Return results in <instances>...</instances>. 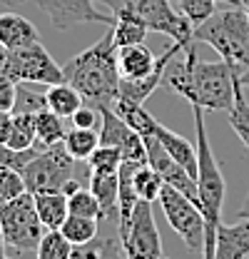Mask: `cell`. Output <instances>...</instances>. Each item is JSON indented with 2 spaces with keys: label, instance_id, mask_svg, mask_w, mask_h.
<instances>
[{
  "label": "cell",
  "instance_id": "obj_24",
  "mask_svg": "<svg viewBox=\"0 0 249 259\" xmlns=\"http://www.w3.org/2000/svg\"><path fill=\"white\" fill-rule=\"evenodd\" d=\"M60 232L67 237V242L72 247H85L97 239V220H88V217H75L70 214L60 227Z\"/></svg>",
  "mask_w": 249,
  "mask_h": 259
},
{
  "label": "cell",
  "instance_id": "obj_25",
  "mask_svg": "<svg viewBox=\"0 0 249 259\" xmlns=\"http://www.w3.org/2000/svg\"><path fill=\"white\" fill-rule=\"evenodd\" d=\"M132 182H135V190H137V197H140V199H145V202H159L164 180L159 177V172H155L150 164L137 167Z\"/></svg>",
  "mask_w": 249,
  "mask_h": 259
},
{
  "label": "cell",
  "instance_id": "obj_28",
  "mask_svg": "<svg viewBox=\"0 0 249 259\" xmlns=\"http://www.w3.org/2000/svg\"><path fill=\"white\" fill-rule=\"evenodd\" d=\"M229 125L242 140V145L249 150V102L244 100V88L237 80V95H234V107L229 110Z\"/></svg>",
  "mask_w": 249,
  "mask_h": 259
},
{
  "label": "cell",
  "instance_id": "obj_27",
  "mask_svg": "<svg viewBox=\"0 0 249 259\" xmlns=\"http://www.w3.org/2000/svg\"><path fill=\"white\" fill-rule=\"evenodd\" d=\"M67 204H70V214H75V217H88V220H97V222L105 217V209L90 187H80L72 197H67Z\"/></svg>",
  "mask_w": 249,
  "mask_h": 259
},
{
  "label": "cell",
  "instance_id": "obj_3",
  "mask_svg": "<svg viewBox=\"0 0 249 259\" xmlns=\"http://www.w3.org/2000/svg\"><path fill=\"white\" fill-rule=\"evenodd\" d=\"M194 42L210 45L239 77L249 67V15L242 5H227L194 28Z\"/></svg>",
  "mask_w": 249,
  "mask_h": 259
},
{
  "label": "cell",
  "instance_id": "obj_42",
  "mask_svg": "<svg viewBox=\"0 0 249 259\" xmlns=\"http://www.w3.org/2000/svg\"><path fill=\"white\" fill-rule=\"evenodd\" d=\"M170 3H180V0H170ZM224 5H242V0H219Z\"/></svg>",
  "mask_w": 249,
  "mask_h": 259
},
{
  "label": "cell",
  "instance_id": "obj_41",
  "mask_svg": "<svg viewBox=\"0 0 249 259\" xmlns=\"http://www.w3.org/2000/svg\"><path fill=\"white\" fill-rule=\"evenodd\" d=\"M239 82H242V88H244V90L249 88V67L242 72V75H239Z\"/></svg>",
  "mask_w": 249,
  "mask_h": 259
},
{
  "label": "cell",
  "instance_id": "obj_5",
  "mask_svg": "<svg viewBox=\"0 0 249 259\" xmlns=\"http://www.w3.org/2000/svg\"><path fill=\"white\" fill-rule=\"evenodd\" d=\"M28 192L43 194V192H62V187L75 177V160L65 150V145H50L40 150L23 169H20Z\"/></svg>",
  "mask_w": 249,
  "mask_h": 259
},
{
  "label": "cell",
  "instance_id": "obj_35",
  "mask_svg": "<svg viewBox=\"0 0 249 259\" xmlns=\"http://www.w3.org/2000/svg\"><path fill=\"white\" fill-rule=\"evenodd\" d=\"M70 259H102V242L95 239V242L85 244V247H75Z\"/></svg>",
  "mask_w": 249,
  "mask_h": 259
},
{
  "label": "cell",
  "instance_id": "obj_1",
  "mask_svg": "<svg viewBox=\"0 0 249 259\" xmlns=\"http://www.w3.org/2000/svg\"><path fill=\"white\" fill-rule=\"evenodd\" d=\"M237 75L224 60L207 63L197 55V42L185 48L164 70L162 85L172 88L189 105L204 110H232L237 95Z\"/></svg>",
  "mask_w": 249,
  "mask_h": 259
},
{
  "label": "cell",
  "instance_id": "obj_22",
  "mask_svg": "<svg viewBox=\"0 0 249 259\" xmlns=\"http://www.w3.org/2000/svg\"><path fill=\"white\" fill-rule=\"evenodd\" d=\"M8 145L13 150H30L37 142V132H35V115L30 112H13V130L8 137Z\"/></svg>",
  "mask_w": 249,
  "mask_h": 259
},
{
  "label": "cell",
  "instance_id": "obj_2",
  "mask_svg": "<svg viewBox=\"0 0 249 259\" xmlns=\"http://www.w3.org/2000/svg\"><path fill=\"white\" fill-rule=\"evenodd\" d=\"M65 82L72 85L93 107H110L120 97V65H117V45L112 28L105 32L95 45L77 53L62 65Z\"/></svg>",
  "mask_w": 249,
  "mask_h": 259
},
{
  "label": "cell",
  "instance_id": "obj_8",
  "mask_svg": "<svg viewBox=\"0 0 249 259\" xmlns=\"http://www.w3.org/2000/svg\"><path fill=\"white\" fill-rule=\"evenodd\" d=\"M124 5L147 23L150 32L167 35L172 42L182 48H189L194 42V25L180 10L172 8L170 0H124Z\"/></svg>",
  "mask_w": 249,
  "mask_h": 259
},
{
  "label": "cell",
  "instance_id": "obj_45",
  "mask_svg": "<svg viewBox=\"0 0 249 259\" xmlns=\"http://www.w3.org/2000/svg\"><path fill=\"white\" fill-rule=\"evenodd\" d=\"M157 259H170V257H164V254H162V257H157Z\"/></svg>",
  "mask_w": 249,
  "mask_h": 259
},
{
  "label": "cell",
  "instance_id": "obj_39",
  "mask_svg": "<svg viewBox=\"0 0 249 259\" xmlns=\"http://www.w3.org/2000/svg\"><path fill=\"white\" fill-rule=\"evenodd\" d=\"M237 220H249V197H247V202H244V207L239 209V214H237Z\"/></svg>",
  "mask_w": 249,
  "mask_h": 259
},
{
  "label": "cell",
  "instance_id": "obj_32",
  "mask_svg": "<svg viewBox=\"0 0 249 259\" xmlns=\"http://www.w3.org/2000/svg\"><path fill=\"white\" fill-rule=\"evenodd\" d=\"M48 107V100H45V93H32L25 85H18V97H15V107L13 112H30V115H37L40 110Z\"/></svg>",
  "mask_w": 249,
  "mask_h": 259
},
{
  "label": "cell",
  "instance_id": "obj_23",
  "mask_svg": "<svg viewBox=\"0 0 249 259\" xmlns=\"http://www.w3.org/2000/svg\"><path fill=\"white\" fill-rule=\"evenodd\" d=\"M35 132H37V142L50 147V145H60L65 140V125H62V117H58L55 112H50L48 107L40 110L35 115Z\"/></svg>",
  "mask_w": 249,
  "mask_h": 259
},
{
  "label": "cell",
  "instance_id": "obj_26",
  "mask_svg": "<svg viewBox=\"0 0 249 259\" xmlns=\"http://www.w3.org/2000/svg\"><path fill=\"white\" fill-rule=\"evenodd\" d=\"M72 244L67 242V237L62 234L60 229H48L35 249L37 259H70L72 254Z\"/></svg>",
  "mask_w": 249,
  "mask_h": 259
},
{
  "label": "cell",
  "instance_id": "obj_30",
  "mask_svg": "<svg viewBox=\"0 0 249 259\" xmlns=\"http://www.w3.org/2000/svg\"><path fill=\"white\" fill-rule=\"evenodd\" d=\"M120 167H122V150L110 145H100L88 160L90 172H120Z\"/></svg>",
  "mask_w": 249,
  "mask_h": 259
},
{
  "label": "cell",
  "instance_id": "obj_16",
  "mask_svg": "<svg viewBox=\"0 0 249 259\" xmlns=\"http://www.w3.org/2000/svg\"><path fill=\"white\" fill-rule=\"evenodd\" d=\"M35 197V209L40 222L45 229H60L65 220L70 217V204H67V194L62 192H43L32 194Z\"/></svg>",
  "mask_w": 249,
  "mask_h": 259
},
{
  "label": "cell",
  "instance_id": "obj_38",
  "mask_svg": "<svg viewBox=\"0 0 249 259\" xmlns=\"http://www.w3.org/2000/svg\"><path fill=\"white\" fill-rule=\"evenodd\" d=\"M28 0H0V5H5V8H20V5H25Z\"/></svg>",
  "mask_w": 249,
  "mask_h": 259
},
{
  "label": "cell",
  "instance_id": "obj_31",
  "mask_svg": "<svg viewBox=\"0 0 249 259\" xmlns=\"http://www.w3.org/2000/svg\"><path fill=\"white\" fill-rule=\"evenodd\" d=\"M217 3L219 0H180L177 8H180V13L185 15L187 20L197 28V25H202L204 20H210L217 13Z\"/></svg>",
  "mask_w": 249,
  "mask_h": 259
},
{
  "label": "cell",
  "instance_id": "obj_19",
  "mask_svg": "<svg viewBox=\"0 0 249 259\" xmlns=\"http://www.w3.org/2000/svg\"><path fill=\"white\" fill-rule=\"evenodd\" d=\"M97 110H100V145H110V147L122 150V145L135 130L115 110H110V107H97Z\"/></svg>",
  "mask_w": 249,
  "mask_h": 259
},
{
  "label": "cell",
  "instance_id": "obj_7",
  "mask_svg": "<svg viewBox=\"0 0 249 259\" xmlns=\"http://www.w3.org/2000/svg\"><path fill=\"white\" fill-rule=\"evenodd\" d=\"M159 207L164 212L167 225L182 237L189 249H204V214L192 199L164 185L159 194Z\"/></svg>",
  "mask_w": 249,
  "mask_h": 259
},
{
  "label": "cell",
  "instance_id": "obj_37",
  "mask_svg": "<svg viewBox=\"0 0 249 259\" xmlns=\"http://www.w3.org/2000/svg\"><path fill=\"white\" fill-rule=\"evenodd\" d=\"M80 187H82V185H80V180H75V177H72V180H70V182H67V185L62 187V194H67V197H72V194L77 192Z\"/></svg>",
  "mask_w": 249,
  "mask_h": 259
},
{
  "label": "cell",
  "instance_id": "obj_34",
  "mask_svg": "<svg viewBox=\"0 0 249 259\" xmlns=\"http://www.w3.org/2000/svg\"><path fill=\"white\" fill-rule=\"evenodd\" d=\"M70 122H72V127H82V130H95V125L100 122V110L93 107V105H82L72 117H70Z\"/></svg>",
  "mask_w": 249,
  "mask_h": 259
},
{
  "label": "cell",
  "instance_id": "obj_9",
  "mask_svg": "<svg viewBox=\"0 0 249 259\" xmlns=\"http://www.w3.org/2000/svg\"><path fill=\"white\" fill-rule=\"evenodd\" d=\"M120 242H122L124 257L127 259L162 257V239H159V229L155 225L152 202H145V199L137 202L130 225L120 234Z\"/></svg>",
  "mask_w": 249,
  "mask_h": 259
},
{
  "label": "cell",
  "instance_id": "obj_13",
  "mask_svg": "<svg viewBox=\"0 0 249 259\" xmlns=\"http://www.w3.org/2000/svg\"><path fill=\"white\" fill-rule=\"evenodd\" d=\"M147 23L132 13L127 5H115V25H112V35H115V45L120 48H130V45H142L147 37Z\"/></svg>",
  "mask_w": 249,
  "mask_h": 259
},
{
  "label": "cell",
  "instance_id": "obj_33",
  "mask_svg": "<svg viewBox=\"0 0 249 259\" xmlns=\"http://www.w3.org/2000/svg\"><path fill=\"white\" fill-rule=\"evenodd\" d=\"M18 97V82H13L5 72H0V112H13Z\"/></svg>",
  "mask_w": 249,
  "mask_h": 259
},
{
  "label": "cell",
  "instance_id": "obj_46",
  "mask_svg": "<svg viewBox=\"0 0 249 259\" xmlns=\"http://www.w3.org/2000/svg\"><path fill=\"white\" fill-rule=\"evenodd\" d=\"M247 259H249V257H247Z\"/></svg>",
  "mask_w": 249,
  "mask_h": 259
},
{
  "label": "cell",
  "instance_id": "obj_18",
  "mask_svg": "<svg viewBox=\"0 0 249 259\" xmlns=\"http://www.w3.org/2000/svg\"><path fill=\"white\" fill-rule=\"evenodd\" d=\"M45 100H48V110H50V112H55L58 117L67 120V117H72V115L82 107V100H85V97L80 95L72 85L60 82V85H50V88L45 90Z\"/></svg>",
  "mask_w": 249,
  "mask_h": 259
},
{
  "label": "cell",
  "instance_id": "obj_17",
  "mask_svg": "<svg viewBox=\"0 0 249 259\" xmlns=\"http://www.w3.org/2000/svg\"><path fill=\"white\" fill-rule=\"evenodd\" d=\"M112 110H115L142 140H145V137H155V130H157V125H159V120H155V117L145 110V105H137V102H130V100L117 97L115 105H112Z\"/></svg>",
  "mask_w": 249,
  "mask_h": 259
},
{
  "label": "cell",
  "instance_id": "obj_10",
  "mask_svg": "<svg viewBox=\"0 0 249 259\" xmlns=\"http://www.w3.org/2000/svg\"><path fill=\"white\" fill-rule=\"evenodd\" d=\"M35 5L60 30H67L72 25H90V23H102L107 28L115 25V15L97 10L95 0H35Z\"/></svg>",
  "mask_w": 249,
  "mask_h": 259
},
{
  "label": "cell",
  "instance_id": "obj_11",
  "mask_svg": "<svg viewBox=\"0 0 249 259\" xmlns=\"http://www.w3.org/2000/svg\"><path fill=\"white\" fill-rule=\"evenodd\" d=\"M35 42H43L40 40V32L32 25L28 18L8 10V13H0V45L10 53V50H20V48H28Z\"/></svg>",
  "mask_w": 249,
  "mask_h": 259
},
{
  "label": "cell",
  "instance_id": "obj_44",
  "mask_svg": "<svg viewBox=\"0 0 249 259\" xmlns=\"http://www.w3.org/2000/svg\"><path fill=\"white\" fill-rule=\"evenodd\" d=\"M0 259H10V257H5V254H0Z\"/></svg>",
  "mask_w": 249,
  "mask_h": 259
},
{
  "label": "cell",
  "instance_id": "obj_21",
  "mask_svg": "<svg viewBox=\"0 0 249 259\" xmlns=\"http://www.w3.org/2000/svg\"><path fill=\"white\" fill-rule=\"evenodd\" d=\"M65 150L70 152L72 160H90L95 150L100 147V132L97 130H82V127H72L65 140H62Z\"/></svg>",
  "mask_w": 249,
  "mask_h": 259
},
{
  "label": "cell",
  "instance_id": "obj_29",
  "mask_svg": "<svg viewBox=\"0 0 249 259\" xmlns=\"http://www.w3.org/2000/svg\"><path fill=\"white\" fill-rule=\"evenodd\" d=\"M25 192H28V185H25L20 169H15L10 164H0V204L13 202Z\"/></svg>",
  "mask_w": 249,
  "mask_h": 259
},
{
  "label": "cell",
  "instance_id": "obj_40",
  "mask_svg": "<svg viewBox=\"0 0 249 259\" xmlns=\"http://www.w3.org/2000/svg\"><path fill=\"white\" fill-rule=\"evenodd\" d=\"M8 249V242H5V232H3V222H0V254H5Z\"/></svg>",
  "mask_w": 249,
  "mask_h": 259
},
{
  "label": "cell",
  "instance_id": "obj_12",
  "mask_svg": "<svg viewBox=\"0 0 249 259\" xmlns=\"http://www.w3.org/2000/svg\"><path fill=\"white\" fill-rule=\"evenodd\" d=\"M249 257V220L234 225H219L215 242V259H247Z\"/></svg>",
  "mask_w": 249,
  "mask_h": 259
},
{
  "label": "cell",
  "instance_id": "obj_20",
  "mask_svg": "<svg viewBox=\"0 0 249 259\" xmlns=\"http://www.w3.org/2000/svg\"><path fill=\"white\" fill-rule=\"evenodd\" d=\"M90 190L100 199L105 217L117 212V190H120V172H90Z\"/></svg>",
  "mask_w": 249,
  "mask_h": 259
},
{
  "label": "cell",
  "instance_id": "obj_15",
  "mask_svg": "<svg viewBox=\"0 0 249 259\" xmlns=\"http://www.w3.org/2000/svg\"><path fill=\"white\" fill-rule=\"evenodd\" d=\"M117 65H120L122 80H142L157 67V58L152 55V50L145 48V42H142V45L120 48L117 50Z\"/></svg>",
  "mask_w": 249,
  "mask_h": 259
},
{
  "label": "cell",
  "instance_id": "obj_6",
  "mask_svg": "<svg viewBox=\"0 0 249 259\" xmlns=\"http://www.w3.org/2000/svg\"><path fill=\"white\" fill-rule=\"evenodd\" d=\"M13 82L18 85H28V82H37V85H60L65 82V75H62V67L53 55L45 50L43 42H35L28 48H20V50H10L5 55V63L3 70Z\"/></svg>",
  "mask_w": 249,
  "mask_h": 259
},
{
  "label": "cell",
  "instance_id": "obj_36",
  "mask_svg": "<svg viewBox=\"0 0 249 259\" xmlns=\"http://www.w3.org/2000/svg\"><path fill=\"white\" fill-rule=\"evenodd\" d=\"M10 130H13V112H0V142L8 145Z\"/></svg>",
  "mask_w": 249,
  "mask_h": 259
},
{
  "label": "cell",
  "instance_id": "obj_14",
  "mask_svg": "<svg viewBox=\"0 0 249 259\" xmlns=\"http://www.w3.org/2000/svg\"><path fill=\"white\" fill-rule=\"evenodd\" d=\"M155 137L162 142V147L167 150V155L177 162V164H182L187 172L197 180V145H192L187 137L172 132L170 127H164L162 122L157 125Z\"/></svg>",
  "mask_w": 249,
  "mask_h": 259
},
{
  "label": "cell",
  "instance_id": "obj_4",
  "mask_svg": "<svg viewBox=\"0 0 249 259\" xmlns=\"http://www.w3.org/2000/svg\"><path fill=\"white\" fill-rule=\"evenodd\" d=\"M0 222H3V232H5V242L8 247H13L18 254L25 252H35L43 234L48 232L45 225L37 217L35 209V197L25 192L23 197L0 204Z\"/></svg>",
  "mask_w": 249,
  "mask_h": 259
},
{
  "label": "cell",
  "instance_id": "obj_43",
  "mask_svg": "<svg viewBox=\"0 0 249 259\" xmlns=\"http://www.w3.org/2000/svg\"><path fill=\"white\" fill-rule=\"evenodd\" d=\"M5 55H8V50L0 45V70H3V63H5Z\"/></svg>",
  "mask_w": 249,
  "mask_h": 259
}]
</instances>
